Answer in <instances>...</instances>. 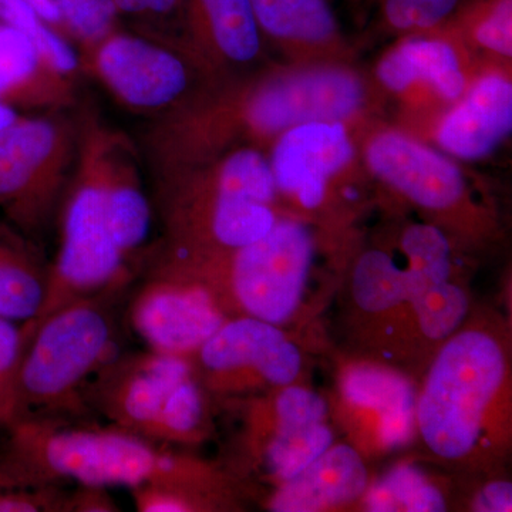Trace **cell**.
<instances>
[{
    "mask_svg": "<svg viewBox=\"0 0 512 512\" xmlns=\"http://www.w3.org/2000/svg\"><path fill=\"white\" fill-rule=\"evenodd\" d=\"M128 320L148 350L188 359L228 318L207 286L153 266L131 299Z\"/></svg>",
    "mask_w": 512,
    "mask_h": 512,
    "instance_id": "cell-14",
    "label": "cell"
},
{
    "mask_svg": "<svg viewBox=\"0 0 512 512\" xmlns=\"http://www.w3.org/2000/svg\"><path fill=\"white\" fill-rule=\"evenodd\" d=\"M47 272L37 241L0 218V316L18 323L35 318L45 299Z\"/></svg>",
    "mask_w": 512,
    "mask_h": 512,
    "instance_id": "cell-23",
    "label": "cell"
},
{
    "mask_svg": "<svg viewBox=\"0 0 512 512\" xmlns=\"http://www.w3.org/2000/svg\"><path fill=\"white\" fill-rule=\"evenodd\" d=\"M101 174L111 237L130 261L150 235V200L144 190L136 148L130 138L100 120Z\"/></svg>",
    "mask_w": 512,
    "mask_h": 512,
    "instance_id": "cell-19",
    "label": "cell"
},
{
    "mask_svg": "<svg viewBox=\"0 0 512 512\" xmlns=\"http://www.w3.org/2000/svg\"><path fill=\"white\" fill-rule=\"evenodd\" d=\"M183 45L215 80L274 62L251 0H184Z\"/></svg>",
    "mask_w": 512,
    "mask_h": 512,
    "instance_id": "cell-18",
    "label": "cell"
},
{
    "mask_svg": "<svg viewBox=\"0 0 512 512\" xmlns=\"http://www.w3.org/2000/svg\"><path fill=\"white\" fill-rule=\"evenodd\" d=\"M119 293L92 296L62 306L36 322L22 323L16 420H72L89 413L84 392L117 356L110 302ZM15 420V421H16Z\"/></svg>",
    "mask_w": 512,
    "mask_h": 512,
    "instance_id": "cell-4",
    "label": "cell"
},
{
    "mask_svg": "<svg viewBox=\"0 0 512 512\" xmlns=\"http://www.w3.org/2000/svg\"><path fill=\"white\" fill-rule=\"evenodd\" d=\"M15 320L0 316V427L16 420L18 406V379L25 332Z\"/></svg>",
    "mask_w": 512,
    "mask_h": 512,
    "instance_id": "cell-32",
    "label": "cell"
},
{
    "mask_svg": "<svg viewBox=\"0 0 512 512\" xmlns=\"http://www.w3.org/2000/svg\"><path fill=\"white\" fill-rule=\"evenodd\" d=\"M342 387L349 403L379 413L384 447H403L413 439L417 403L409 380L382 367L356 366L346 372Z\"/></svg>",
    "mask_w": 512,
    "mask_h": 512,
    "instance_id": "cell-22",
    "label": "cell"
},
{
    "mask_svg": "<svg viewBox=\"0 0 512 512\" xmlns=\"http://www.w3.org/2000/svg\"><path fill=\"white\" fill-rule=\"evenodd\" d=\"M154 174L163 251L171 254L244 247L264 237L282 215L268 153L259 148H237Z\"/></svg>",
    "mask_w": 512,
    "mask_h": 512,
    "instance_id": "cell-3",
    "label": "cell"
},
{
    "mask_svg": "<svg viewBox=\"0 0 512 512\" xmlns=\"http://www.w3.org/2000/svg\"><path fill=\"white\" fill-rule=\"evenodd\" d=\"M117 12L140 18H168L180 12L184 0H113Z\"/></svg>",
    "mask_w": 512,
    "mask_h": 512,
    "instance_id": "cell-34",
    "label": "cell"
},
{
    "mask_svg": "<svg viewBox=\"0 0 512 512\" xmlns=\"http://www.w3.org/2000/svg\"><path fill=\"white\" fill-rule=\"evenodd\" d=\"M0 22L28 37L50 66L76 80L82 69L80 57L29 3L25 0H0Z\"/></svg>",
    "mask_w": 512,
    "mask_h": 512,
    "instance_id": "cell-27",
    "label": "cell"
},
{
    "mask_svg": "<svg viewBox=\"0 0 512 512\" xmlns=\"http://www.w3.org/2000/svg\"><path fill=\"white\" fill-rule=\"evenodd\" d=\"M367 471L349 446L330 447L305 470L279 488L271 510L312 512L350 503L365 493Z\"/></svg>",
    "mask_w": 512,
    "mask_h": 512,
    "instance_id": "cell-21",
    "label": "cell"
},
{
    "mask_svg": "<svg viewBox=\"0 0 512 512\" xmlns=\"http://www.w3.org/2000/svg\"><path fill=\"white\" fill-rule=\"evenodd\" d=\"M350 2H357V0H350Z\"/></svg>",
    "mask_w": 512,
    "mask_h": 512,
    "instance_id": "cell-38",
    "label": "cell"
},
{
    "mask_svg": "<svg viewBox=\"0 0 512 512\" xmlns=\"http://www.w3.org/2000/svg\"><path fill=\"white\" fill-rule=\"evenodd\" d=\"M62 25L80 42L82 50L114 30L117 12L113 0H55Z\"/></svg>",
    "mask_w": 512,
    "mask_h": 512,
    "instance_id": "cell-31",
    "label": "cell"
},
{
    "mask_svg": "<svg viewBox=\"0 0 512 512\" xmlns=\"http://www.w3.org/2000/svg\"><path fill=\"white\" fill-rule=\"evenodd\" d=\"M82 52L80 67L123 106L140 113L160 116L215 82L187 50L151 37L113 30Z\"/></svg>",
    "mask_w": 512,
    "mask_h": 512,
    "instance_id": "cell-13",
    "label": "cell"
},
{
    "mask_svg": "<svg viewBox=\"0 0 512 512\" xmlns=\"http://www.w3.org/2000/svg\"><path fill=\"white\" fill-rule=\"evenodd\" d=\"M315 249L311 225L281 215L264 237L244 247L204 255L161 251L154 265L194 279L212 293L227 291L244 316L279 325L301 303Z\"/></svg>",
    "mask_w": 512,
    "mask_h": 512,
    "instance_id": "cell-6",
    "label": "cell"
},
{
    "mask_svg": "<svg viewBox=\"0 0 512 512\" xmlns=\"http://www.w3.org/2000/svg\"><path fill=\"white\" fill-rule=\"evenodd\" d=\"M23 113H19L18 110L13 109V107L8 106V104L3 103L0 100V128L9 126L10 123H13L19 116H22Z\"/></svg>",
    "mask_w": 512,
    "mask_h": 512,
    "instance_id": "cell-37",
    "label": "cell"
},
{
    "mask_svg": "<svg viewBox=\"0 0 512 512\" xmlns=\"http://www.w3.org/2000/svg\"><path fill=\"white\" fill-rule=\"evenodd\" d=\"M3 429L8 437L0 448V464L13 480L29 487L73 481L100 488L173 485L207 490L208 474L200 464L113 426L25 417Z\"/></svg>",
    "mask_w": 512,
    "mask_h": 512,
    "instance_id": "cell-2",
    "label": "cell"
},
{
    "mask_svg": "<svg viewBox=\"0 0 512 512\" xmlns=\"http://www.w3.org/2000/svg\"><path fill=\"white\" fill-rule=\"evenodd\" d=\"M84 402L110 426L164 446L191 443L204 429V394L187 357L117 355L93 377Z\"/></svg>",
    "mask_w": 512,
    "mask_h": 512,
    "instance_id": "cell-7",
    "label": "cell"
},
{
    "mask_svg": "<svg viewBox=\"0 0 512 512\" xmlns=\"http://www.w3.org/2000/svg\"><path fill=\"white\" fill-rule=\"evenodd\" d=\"M33 9L36 10L37 15L40 16L50 26L62 25V18H60L59 9H57L55 0H25Z\"/></svg>",
    "mask_w": 512,
    "mask_h": 512,
    "instance_id": "cell-36",
    "label": "cell"
},
{
    "mask_svg": "<svg viewBox=\"0 0 512 512\" xmlns=\"http://www.w3.org/2000/svg\"><path fill=\"white\" fill-rule=\"evenodd\" d=\"M77 126L59 111L0 128V211L35 239L60 205L76 161Z\"/></svg>",
    "mask_w": 512,
    "mask_h": 512,
    "instance_id": "cell-11",
    "label": "cell"
},
{
    "mask_svg": "<svg viewBox=\"0 0 512 512\" xmlns=\"http://www.w3.org/2000/svg\"><path fill=\"white\" fill-rule=\"evenodd\" d=\"M478 60L444 23L392 39L369 69L393 123L417 134L466 92Z\"/></svg>",
    "mask_w": 512,
    "mask_h": 512,
    "instance_id": "cell-12",
    "label": "cell"
},
{
    "mask_svg": "<svg viewBox=\"0 0 512 512\" xmlns=\"http://www.w3.org/2000/svg\"><path fill=\"white\" fill-rule=\"evenodd\" d=\"M77 126L76 167L60 212V247L49 264L45 299L29 322L92 296L120 293L130 261L111 237L101 174L99 116L89 111Z\"/></svg>",
    "mask_w": 512,
    "mask_h": 512,
    "instance_id": "cell-5",
    "label": "cell"
},
{
    "mask_svg": "<svg viewBox=\"0 0 512 512\" xmlns=\"http://www.w3.org/2000/svg\"><path fill=\"white\" fill-rule=\"evenodd\" d=\"M410 302L424 335L436 340L446 338L457 329L468 306L466 293L448 279L430 285Z\"/></svg>",
    "mask_w": 512,
    "mask_h": 512,
    "instance_id": "cell-30",
    "label": "cell"
},
{
    "mask_svg": "<svg viewBox=\"0 0 512 512\" xmlns=\"http://www.w3.org/2000/svg\"><path fill=\"white\" fill-rule=\"evenodd\" d=\"M504 375L503 352L483 332L460 333L441 349L416 404L417 427L433 453L457 460L473 450Z\"/></svg>",
    "mask_w": 512,
    "mask_h": 512,
    "instance_id": "cell-9",
    "label": "cell"
},
{
    "mask_svg": "<svg viewBox=\"0 0 512 512\" xmlns=\"http://www.w3.org/2000/svg\"><path fill=\"white\" fill-rule=\"evenodd\" d=\"M407 265H399L383 249H369L357 259L353 271V296L363 311L383 312L402 302H410L420 292L450 276L406 256Z\"/></svg>",
    "mask_w": 512,
    "mask_h": 512,
    "instance_id": "cell-24",
    "label": "cell"
},
{
    "mask_svg": "<svg viewBox=\"0 0 512 512\" xmlns=\"http://www.w3.org/2000/svg\"><path fill=\"white\" fill-rule=\"evenodd\" d=\"M275 412L278 427L303 426L323 423L328 407L316 393L302 387H286L276 399Z\"/></svg>",
    "mask_w": 512,
    "mask_h": 512,
    "instance_id": "cell-33",
    "label": "cell"
},
{
    "mask_svg": "<svg viewBox=\"0 0 512 512\" xmlns=\"http://www.w3.org/2000/svg\"><path fill=\"white\" fill-rule=\"evenodd\" d=\"M369 124L311 121L282 134L268 151L278 200L305 214H328L336 205L363 200L376 184L362 154Z\"/></svg>",
    "mask_w": 512,
    "mask_h": 512,
    "instance_id": "cell-10",
    "label": "cell"
},
{
    "mask_svg": "<svg viewBox=\"0 0 512 512\" xmlns=\"http://www.w3.org/2000/svg\"><path fill=\"white\" fill-rule=\"evenodd\" d=\"M0 100L19 113L62 111L76 101V82L50 66L28 37L0 22Z\"/></svg>",
    "mask_w": 512,
    "mask_h": 512,
    "instance_id": "cell-20",
    "label": "cell"
},
{
    "mask_svg": "<svg viewBox=\"0 0 512 512\" xmlns=\"http://www.w3.org/2000/svg\"><path fill=\"white\" fill-rule=\"evenodd\" d=\"M362 154L376 185L429 212L451 228L478 235L490 225L476 200L477 180L467 165L390 119L362 134Z\"/></svg>",
    "mask_w": 512,
    "mask_h": 512,
    "instance_id": "cell-8",
    "label": "cell"
},
{
    "mask_svg": "<svg viewBox=\"0 0 512 512\" xmlns=\"http://www.w3.org/2000/svg\"><path fill=\"white\" fill-rule=\"evenodd\" d=\"M389 101L357 63L274 62L215 80L157 116L146 134L154 173L205 163L242 147L268 153L311 121L390 119Z\"/></svg>",
    "mask_w": 512,
    "mask_h": 512,
    "instance_id": "cell-1",
    "label": "cell"
},
{
    "mask_svg": "<svg viewBox=\"0 0 512 512\" xmlns=\"http://www.w3.org/2000/svg\"><path fill=\"white\" fill-rule=\"evenodd\" d=\"M333 434L323 423L278 427L269 443L268 466L282 481L295 477L332 447Z\"/></svg>",
    "mask_w": 512,
    "mask_h": 512,
    "instance_id": "cell-28",
    "label": "cell"
},
{
    "mask_svg": "<svg viewBox=\"0 0 512 512\" xmlns=\"http://www.w3.org/2000/svg\"><path fill=\"white\" fill-rule=\"evenodd\" d=\"M511 133L512 63L484 62L460 99L414 136L473 164L494 156Z\"/></svg>",
    "mask_w": 512,
    "mask_h": 512,
    "instance_id": "cell-15",
    "label": "cell"
},
{
    "mask_svg": "<svg viewBox=\"0 0 512 512\" xmlns=\"http://www.w3.org/2000/svg\"><path fill=\"white\" fill-rule=\"evenodd\" d=\"M188 360L198 363L217 390L239 389L251 380L288 386L302 363L281 330L252 316L228 319Z\"/></svg>",
    "mask_w": 512,
    "mask_h": 512,
    "instance_id": "cell-16",
    "label": "cell"
},
{
    "mask_svg": "<svg viewBox=\"0 0 512 512\" xmlns=\"http://www.w3.org/2000/svg\"><path fill=\"white\" fill-rule=\"evenodd\" d=\"M444 25L481 62L512 63V0H461Z\"/></svg>",
    "mask_w": 512,
    "mask_h": 512,
    "instance_id": "cell-25",
    "label": "cell"
},
{
    "mask_svg": "<svg viewBox=\"0 0 512 512\" xmlns=\"http://www.w3.org/2000/svg\"><path fill=\"white\" fill-rule=\"evenodd\" d=\"M366 507L373 512H437L446 511V501L416 467L399 466L370 488Z\"/></svg>",
    "mask_w": 512,
    "mask_h": 512,
    "instance_id": "cell-26",
    "label": "cell"
},
{
    "mask_svg": "<svg viewBox=\"0 0 512 512\" xmlns=\"http://www.w3.org/2000/svg\"><path fill=\"white\" fill-rule=\"evenodd\" d=\"M380 35L396 37L436 28L446 22L461 0H369Z\"/></svg>",
    "mask_w": 512,
    "mask_h": 512,
    "instance_id": "cell-29",
    "label": "cell"
},
{
    "mask_svg": "<svg viewBox=\"0 0 512 512\" xmlns=\"http://www.w3.org/2000/svg\"><path fill=\"white\" fill-rule=\"evenodd\" d=\"M511 484L493 483L478 495L474 510L484 512L511 511Z\"/></svg>",
    "mask_w": 512,
    "mask_h": 512,
    "instance_id": "cell-35",
    "label": "cell"
},
{
    "mask_svg": "<svg viewBox=\"0 0 512 512\" xmlns=\"http://www.w3.org/2000/svg\"><path fill=\"white\" fill-rule=\"evenodd\" d=\"M269 55L288 64L357 63L332 0H251Z\"/></svg>",
    "mask_w": 512,
    "mask_h": 512,
    "instance_id": "cell-17",
    "label": "cell"
}]
</instances>
